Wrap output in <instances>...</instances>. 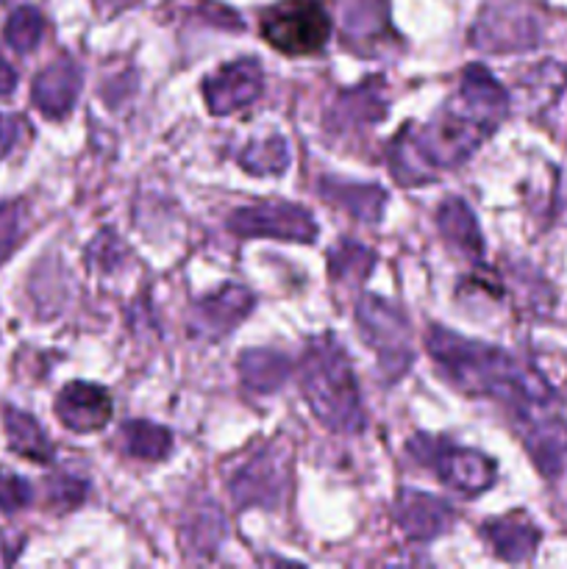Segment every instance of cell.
<instances>
[{
    "instance_id": "1",
    "label": "cell",
    "mask_w": 567,
    "mask_h": 569,
    "mask_svg": "<svg viewBox=\"0 0 567 569\" xmlns=\"http://www.w3.org/2000/svg\"><path fill=\"white\" fill-rule=\"evenodd\" d=\"M426 348L450 383L470 395H487L509 406L526 426L545 420V409L554 403V389L531 367L520 365L515 356L489 345L456 337L448 328L434 326L426 337Z\"/></svg>"
},
{
    "instance_id": "2",
    "label": "cell",
    "mask_w": 567,
    "mask_h": 569,
    "mask_svg": "<svg viewBox=\"0 0 567 569\" xmlns=\"http://www.w3.org/2000/svg\"><path fill=\"white\" fill-rule=\"evenodd\" d=\"M495 131L465 100L450 103L442 114L422 128H404L389 148L392 176L400 183H422L437 170H454Z\"/></svg>"
},
{
    "instance_id": "3",
    "label": "cell",
    "mask_w": 567,
    "mask_h": 569,
    "mask_svg": "<svg viewBox=\"0 0 567 569\" xmlns=\"http://www.w3.org/2000/svg\"><path fill=\"white\" fill-rule=\"evenodd\" d=\"M300 383L311 415L328 431L356 433L365 428V409H361L354 367L337 339L320 337L306 348Z\"/></svg>"
},
{
    "instance_id": "4",
    "label": "cell",
    "mask_w": 567,
    "mask_h": 569,
    "mask_svg": "<svg viewBox=\"0 0 567 569\" xmlns=\"http://www.w3.org/2000/svg\"><path fill=\"white\" fill-rule=\"evenodd\" d=\"M356 322L361 339L370 345V350H376L378 370L384 372V378L387 381L404 378L415 361V350H411L409 320L400 315V309L376 295H365L356 306Z\"/></svg>"
},
{
    "instance_id": "5",
    "label": "cell",
    "mask_w": 567,
    "mask_h": 569,
    "mask_svg": "<svg viewBox=\"0 0 567 569\" xmlns=\"http://www.w3.org/2000/svg\"><path fill=\"white\" fill-rule=\"evenodd\" d=\"M261 37L287 56H311L331 37L328 11L317 0H281L261 14Z\"/></svg>"
},
{
    "instance_id": "6",
    "label": "cell",
    "mask_w": 567,
    "mask_h": 569,
    "mask_svg": "<svg viewBox=\"0 0 567 569\" xmlns=\"http://www.w3.org/2000/svg\"><path fill=\"white\" fill-rule=\"evenodd\" d=\"M411 453L417 461L431 467L450 489L461 495H478L493 487L495 481V461L470 448H456V445L442 442V439L417 437L411 439Z\"/></svg>"
},
{
    "instance_id": "7",
    "label": "cell",
    "mask_w": 567,
    "mask_h": 569,
    "mask_svg": "<svg viewBox=\"0 0 567 569\" xmlns=\"http://www.w3.org/2000/svg\"><path fill=\"white\" fill-rule=\"evenodd\" d=\"M228 228L248 239L270 237L287 242H315L317 237V222L311 220L309 211L287 200H265L233 211Z\"/></svg>"
},
{
    "instance_id": "8",
    "label": "cell",
    "mask_w": 567,
    "mask_h": 569,
    "mask_svg": "<svg viewBox=\"0 0 567 569\" xmlns=\"http://www.w3.org/2000/svg\"><path fill=\"white\" fill-rule=\"evenodd\" d=\"M284 487H287V459L278 448H265L233 476L231 495L242 509L245 506L272 509L284 500Z\"/></svg>"
},
{
    "instance_id": "9",
    "label": "cell",
    "mask_w": 567,
    "mask_h": 569,
    "mask_svg": "<svg viewBox=\"0 0 567 569\" xmlns=\"http://www.w3.org/2000/svg\"><path fill=\"white\" fill-rule=\"evenodd\" d=\"M265 72L256 59H239L220 67L203 81V98L211 114H231L253 103L265 87Z\"/></svg>"
},
{
    "instance_id": "10",
    "label": "cell",
    "mask_w": 567,
    "mask_h": 569,
    "mask_svg": "<svg viewBox=\"0 0 567 569\" xmlns=\"http://www.w3.org/2000/svg\"><path fill=\"white\" fill-rule=\"evenodd\" d=\"M470 42L489 53H511V50H528L539 42V28L528 11L515 6H498L487 9L481 20L472 28Z\"/></svg>"
},
{
    "instance_id": "11",
    "label": "cell",
    "mask_w": 567,
    "mask_h": 569,
    "mask_svg": "<svg viewBox=\"0 0 567 569\" xmlns=\"http://www.w3.org/2000/svg\"><path fill=\"white\" fill-rule=\"evenodd\" d=\"M253 303L256 298L248 289L239 287V283H226L215 295L195 303L192 333L206 342L226 337L253 311Z\"/></svg>"
},
{
    "instance_id": "12",
    "label": "cell",
    "mask_w": 567,
    "mask_h": 569,
    "mask_svg": "<svg viewBox=\"0 0 567 569\" xmlns=\"http://www.w3.org/2000/svg\"><path fill=\"white\" fill-rule=\"evenodd\" d=\"M56 417L76 433L100 431L111 417V398L94 383L72 381L56 398Z\"/></svg>"
},
{
    "instance_id": "13",
    "label": "cell",
    "mask_w": 567,
    "mask_h": 569,
    "mask_svg": "<svg viewBox=\"0 0 567 569\" xmlns=\"http://www.w3.org/2000/svg\"><path fill=\"white\" fill-rule=\"evenodd\" d=\"M395 520L404 528V533L417 542H431L439 533H445L454 522V509L445 500L434 498L426 492H406L398 495L395 503Z\"/></svg>"
},
{
    "instance_id": "14",
    "label": "cell",
    "mask_w": 567,
    "mask_h": 569,
    "mask_svg": "<svg viewBox=\"0 0 567 569\" xmlns=\"http://www.w3.org/2000/svg\"><path fill=\"white\" fill-rule=\"evenodd\" d=\"M78 92H81V70L76 61L59 59L39 72L31 87V100L48 120H61L72 111Z\"/></svg>"
},
{
    "instance_id": "15",
    "label": "cell",
    "mask_w": 567,
    "mask_h": 569,
    "mask_svg": "<svg viewBox=\"0 0 567 569\" xmlns=\"http://www.w3.org/2000/svg\"><path fill=\"white\" fill-rule=\"evenodd\" d=\"M481 533L493 545L495 556H500L504 561H511V565H520V561L531 559L539 545L537 526L531 520H526L523 515H509L487 522L481 528Z\"/></svg>"
},
{
    "instance_id": "16",
    "label": "cell",
    "mask_w": 567,
    "mask_h": 569,
    "mask_svg": "<svg viewBox=\"0 0 567 569\" xmlns=\"http://www.w3.org/2000/svg\"><path fill=\"white\" fill-rule=\"evenodd\" d=\"M459 100H465L478 117H484L487 122H493L498 128V122L504 120L506 111H509V98H506V89L500 87L493 78V72L484 70L481 64H470L461 76L459 87Z\"/></svg>"
},
{
    "instance_id": "17",
    "label": "cell",
    "mask_w": 567,
    "mask_h": 569,
    "mask_svg": "<svg viewBox=\"0 0 567 569\" xmlns=\"http://www.w3.org/2000/svg\"><path fill=\"white\" fill-rule=\"evenodd\" d=\"M322 198L331 200L339 209L350 211L354 217L365 222H378L381 220V211L387 206V194L378 187H367V183H348L337 181V178H326L320 183Z\"/></svg>"
},
{
    "instance_id": "18",
    "label": "cell",
    "mask_w": 567,
    "mask_h": 569,
    "mask_svg": "<svg viewBox=\"0 0 567 569\" xmlns=\"http://www.w3.org/2000/svg\"><path fill=\"white\" fill-rule=\"evenodd\" d=\"M437 228L456 250L467 253L470 259H478V256L484 253L481 231H478L476 217H472V211L467 209L465 200L459 198L445 200L437 211Z\"/></svg>"
},
{
    "instance_id": "19",
    "label": "cell",
    "mask_w": 567,
    "mask_h": 569,
    "mask_svg": "<svg viewBox=\"0 0 567 569\" xmlns=\"http://www.w3.org/2000/svg\"><path fill=\"white\" fill-rule=\"evenodd\" d=\"M239 376H242L245 387L253 389V392L272 395L287 381L289 359L278 350H245L239 356Z\"/></svg>"
},
{
    "instance_id": "20",
    "label": "cell",
    "mask_w": 567,
    "mask_h": 569,
    "mask_svg": "<svg viewBox=\"0 0 567 569\" xmlns=\"http://www.w3.org/2000/svg\"><path fill=\"white\" fill-rule=\"evenodd\" d=\"M117 442L128 456L142 461H161L172 450V433L148 420H131L120 428Z\"/></svg>"
},
{
    "instance_id": "21",
    "label": "cell",
    "mask_w": 567,
    "mask_h": 569,
    "mask_svg": "<svg viewBox=\"0 0 567 569\" xmlns=\"http://www.w3.org/2000/svg\"><path fill=\"white\" fill-rule=\"evenodd\" d=\"M3 426L6 437H9V448L14 450L17 456H22V459L28 461H50L53 445L48 442L42 426H39L31 415L17 409H6Z\"/></svg>"
},
{
    "instance_id": "22",
    "label": "cell",
    "mask_w": 567,
    "mask_h": 569,
    "mask_svg": "<svg viewBox=\"0 0 567 569\" xmlns=\"http://www.w3.org/2000/svg\"><path fill=\"white\" fill-rule=\"evenodd\" d=\"M384 28H387V6L376 0H354L345 11V44H354V50L359 48L361 39L372 42V39H381Z\"/></svg>"
},
{
    "instance_id": "23",
    "label": "cell",
    "mask_w": 567,
    "mask_h": 569,
    "mask_svg": "<svg viewBox=\"0 0 567 569\" xmlns=\"http://www.w3.org/2000/svg\"><path fill=\"white\" fill-rule=\"evenodd\" d=\"M387 103H384L378 83H365V87L354 89V92L342 94L334 106V122L337 126H348V122H376L381 120Z\"/></svg>"
},
{
    "instance_id": "24",
    "label": "cell",
    "mask_w": 567,
    "mask_h": 569,
    "mask_svg": "<svg viewBox=\"0 0 567 569\" xmlns=\"http://www.w3.org/2000/svg\"><path fill=\"white\" fill-rule=\"evenodd\" d=\"M239 164L253 176H278L289 164V148L281 137H270L265 142H253L239 153Z\"/></svg>"
},
{
    "instance_id": "25",
    "label": "cell",
    "mask_w": 567,
    "mask_h": 569,
    "mask_svg": "<svg viewBox=\"0 0 567 569\" xmlns=\"http://www.w3.org/2000/svg\"><path fill=\"white\" fill-rule=\"evenodd\" d=\"M6 42L17 50V53H31L44 33V20L33 6H22L6 22Z\"/></svg>"
},
{
    "instance_id": "26",
    "label": "cell",
    "mask_w": 567,
    "mask_h": 569,
    "mask_svg": "<svg viewBox=\"0 0 567 569\" xmlns=\"http://www.w3.org/2000/svg\"><path fill=\"white\" fill-rule=\"evenodd\" d=\"M376 264V256L356 242H342L331 253V276L350 278V281H365L367 272Z\"/></svg>"
},
{
    "instance_id": "27",
    "label": "cell",
    "mask_w": 567,
    "mask_h": 569,
    "mask_svg": "<svg viewBox=\"0 0 567 569\" xmlns=\"http://www.w3.org/2000/svg\"><path fill=\"white\" fill-rule=\"evenodd\" d=\"M222 533H226V522H222L220 509H200L195 515V528H192V542L195 550H215L220 545Z\"/></svg>"
},
{
    "instance_id": "28",
    "label": "cell",
    "mask_w": 567,
    "mask_h": 569,
    "mask_svg": "<svg viewBox=\"0 0 567 569\" xmlns=\"http://www.w3.org/2000/svg\"><path fill=\"white\" fill-rule=\"evenodd\" d=\"M22 206L0 203V264L17 250L22 239Z\"/></svg>"
},
{
    "instance_id": "29",
    "label": "cell",
    "mask_w": 567,
    "mask_h": 569,
    "mask_svg": "<svg viewBox=\"0 0 567 569\" xmlns=\"http://www.w3.org/2000/svg\"><path fill=\"white\" fill-rule=\"evenodd\" d=\"M31 500V487L20 476L0 472V511H17Z\"/></svg>"
},
{
    "instance_id": "30",
    "label": "cell",
    "mask_w": 567,
    "mask_h": 569,
    "mask_svg": "<svg viewBox=\"0 0 567 569\" xmlns=\"http://www.w3.org/2000/svg\"><path fill=\"white\" fill-rule=\"evenodd\" d=\"M87 495V483L76 481V478H53L50 481V500L53 503H64V506H78Z\"/></svg>"
},
{
    "instance_id": "31",
    "label": "cell",
    "mask_w": 567,
    "mask_h": 569,
    "mask_svg": "<svg viewBox=\"0 0 567 569\" xmlns=\"http://www.w3.org/2000/svg\"><path fill=\"white\" fill-rule=\"evenodd\" d=\"M22 126H26V122H22L20 117L0 114V159H3L11 148H14L17 139H20V133H22Z\"/></svg>"
},
{
    "instance_id": "32",
    "label": "cell",
    "mask_w": 567,
    "mask_h": 569,
    "mask_svg": "<svg viewBox=\"0 0 567 569\" xmlns=\"http://www.w3.org/2000/svg\"><path fill=\"white\" fill-rule=\"evenodd\" d=\"M14 87H17L14 67H11L6 59H0V98H3V94L14 92Z\"/></svg>"
},
{
    "instance_id": "33",
    "label": "cell",
    "mask_w": 567,
    "mask_h": 569,
    "mask_svg": "<svg viewBox=\"0 0 567 569\" xmlns=\"http://www.w3.org/2000/svg\"><path fill=\"white\" fill-rule=\"evenodd\" d=\"M100 3H103V9L109 11V14H117V11L128 9V6L139 3V0H100Z\"/></svg>"
}]
</instances>
